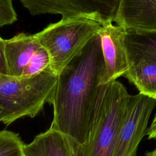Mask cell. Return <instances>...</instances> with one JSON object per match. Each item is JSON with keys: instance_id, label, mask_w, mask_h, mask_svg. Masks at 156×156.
<instances>
[{"instance_id": "4", "label": "cell", "mask_w": 156, "mask_h": 156, "mask_svg": "<svg viewBox=\"0 0 156 156\" xmlns=\"http://www.w3.org/2000/svg\"><path fill=\"white\" fill-rule=\"evenodd\" d=\"M102 24L96 19L88 16L62 18L35 35L49 54L51 68L58 74L98 33Z\"/></svg>"}, {"instance_id": "7", "label": "cell", "mask_w": 156, "mask_h": 156, "mask_svg": "<svg viewBox=\"0 0 156 156\" xmlns=\"http://www.w3.org/2000/svg\"><path fill=\"white\" fill-rule=\"evenodd\" d=\"M125 30L107 22L102 24L98 34L101 40L104 65L99 84L111 82L124 76L129 69V62L124 44Z\"/></svg>"}, {"instance_id": "10", "label": "cell", "mask_w": 156, "mask_h": 156, "mask_svg": "<svg viewBox=\"0 0 156 156\" xmlns=\"http://www.w3.org/2000/svg\"><path fill=\"white\" fill-rule=\"evenodd\" d=\"M40 47L35 34L22 32L5 40V54L10 76L21 77L32 57Z\"/></svg>"}, {"instance_id": "3", "label": "cell", "mask_w": 156, "mask_h": 156, "mask_svg": "<svg viewBox=\"0 0 156 156\" xmlns=\"http://www.w3.org/2000/svg\"><path fill=\"white\" fill-rule=\"evenodd\" d=\"M129 96L120 82L100 84L85 143L87 156H111Z\"/></svg>"}, {"instance_id": "6", "label": "cell", "mask_w": 156, "mask_h": 156, "mask_svg": "<svg viewBox=\"0 0 156 156\" xmlns=\"http://www.w3.org/2000/svg\"><path fill=\"white\" fill-rule=\"evenodd\" d=\"M32 15L57 14L62 18L83 16L102 23L114 21L121 0H19Z\"/></svg>"}, {"instance_id": "9", "label": "cell", "mask_w": 156, "mask_h": 156, "mask_svg": "<svg viewBox=\"0 0 156 156\" xmlns=\"http://www.w3.org/2000/svg\"><path fill=\"white\" fill-rule=\"evenodd\" d=\"M114 21L124 30L156 31V0H121Z\"/></svg>"}, {"instance_id": "11", "label": "cell", "mask_w": 156, "mask_h": 156, "mask_svg": "<svg viewBox=\"0 0 156 156\" xmlns=\"http://www.w3.org/2000/svg\"><path fill=\"white\" fill-rule=\"evenodd\" d=\"M124 76L139 93L156 99V58L143 57L129 64Z\"/></svg>"}, {"instance_id": "15", "label": "cell", "mask_w": 156, "mask_h": 156, "mask_svg": "<svg viewBox=\"0 0 156 156\" xmlns=\"http://www.w3.org/2000/svg\"><path fill=\"white\" fill-rule=\"evenodd\" d=\"M16 20L12 0H0V27L12 24Z\"/></svg>"}, {"instance_id": "14", "label": "cell", "mask_w": 156, "mask_h": 156, "mask_svg": "<svg viewBox=\"0 0 156 156\" xmlns=\"http://www.w3.org/2000/svg\"><path fill=\"white\" fill-rule=\"evenodd\" d=\"M50 66V58L48 51L41 46L35 52L24 68L21 77H29L35 76Z\"/></svg>"}, {"instance_id": "13", "label": "cell", "mask_w": 156, "mask_h": 156, "mask_svg": "<svg viewBox=\"0 0 156 156\" xmlns=\"http://www.w3.org/2000/svg\"><path fill=\"white\" fill-rule=\"evenodd\" d=\"M24 144L18 134L6 130L0 131V156H23Z\"/></svg>"}, {"instance_id": "18", "label": "cell", "mask_w": 156, "mask_h": 156, "mask_svg": "<svg viewBox=\"0 0 156 156\" xmlns=\"http://www.w3.org/2000/svg\"><path fill=\"white\" fill-rule=\"evenodd\" d=\"M145 156H156V148L152 151L147 152L145 154Z\"/></svg>"}, {"instance_id": "8", "label": "cell", "mask_w": 156, "mask_h": 156, "mask_svg": "<svg viewBox=\"0 0 156 156\" xmlns=\"http://www.w3.org/2000/svg\"><path fill=\"white\" fill-rule=\"evenodd\" d=\"M23 156H87L85 144L49 127L23 148Z\"/></svg>"}, {"instance_id": "17", "label": "cell", "mask_w": 156, "mask_h": 156, "mask_svg": "<svg viewBox=\"0 0 156 156\" xmlns=\"http://www.w3.org/2000/svg\"><path fill=\"white\" fill-rule=\"evenodd\" d=\"M147 138L149 140L156 139V113L154 116L152 122L148 127L147 131Z\"/></svg>"}, {"instance_id": "16", "label": "cell", "mask_w": 156, "mask_h": 156, "mask_svg": "<svg viewBox=\"0 0 156 156\" xmlns=\"http://www.w3.org/2000/svg\"><path fill=\"white\" fill-rule=\"evenodd\" d=\"M0 74L10 76L5 54V40L0 36Z\"/></svg>"}, {"instance_id": "5", "label": "cell", "mask_w": 156, "mask_h": 156, "mask_svg": "<svg viewBox=\"0 0 156 156\" xmlns=\"http://www.w3.org/2000/svg\"><path fill=\"white\" fill-rule=\"evenodd\" d=\"M155 106V99L140 93L130 94L111 156H136Z\"/></svg>"}, {"instance_id": "12", "label": "cell", "mask_w": 156, "mask_h": 156, "mask_svg": "<svg viewBox=\"0 0 156 156\" xmlns=\"http://www.w3.org/2000/svg\"><path fill=\"white\" fill-rule=\"evenodd\" d=\"M124 44L129 64L143 57L156 58V31L125 30Z\"/></svg>"}, {"instance_id": "1", "label": "cell", "mask_w": 156, "mask_h": 156, "mask_svg": "<svg viewBox=\"0 0 156 156\" xmlns=\"http://www.w3.org/2000/svg\"><path fill=\"white\" fill-rule=\"evenodd\" d=\"M104 60L97 34L57 74L51 101L54 116L50 127L86 143L99 87Z\"/></svg>"}, {"instance_id": "2", "label": "cell", "mask_w": 156, "mask_h": 156, "mask_svg": "<svg viewBox=\"0 0 156 156\" xmlns=\"http://www.w3.org/2000/svg\"><path fill=\"white\" fill-rule=\"evenodd\" d=\"M57 74L50 67L29 77L0 74V122L9 125L24 116L34 117L51 104Z\"/></svg>"}]
</instances>
